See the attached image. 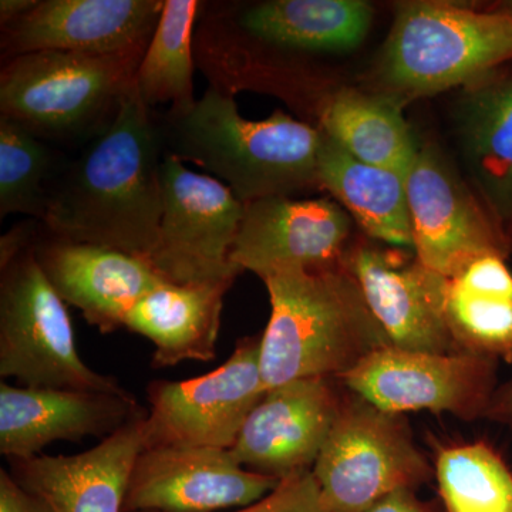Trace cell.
Returning a JSON list of instances; mask_svg holds the SVG:
<instances>
[{"instance_id": "6da1fadb", "label": "cell", "mask_w": 512, "mask_h": 512, "mask_svg": "<svg viewBox=\"0 0 512 512\" xmlns=\"http://www.w3.org/2000/svg\"><path fill=\"white\" fill-rule=\"evenodd\" d=\"M160 121L128 90L106 130L64 165L40 224L53 237L150 258L163 215Z\"/></svg>"}, {"instance_id": "7a4b0ae2", "label": "cell", "mask_w": 512, "mask_h": 512, "mask_svg": "<svg viewBox=\"0 0 512 512\" xmlns=\"http://www.w3.org/2000/svg\"><path fill=\"white\" fill-rule=\"evenodd\" d=\"M160 126L165 154L214 174L244 204L320 188L323 133L282 111L247 120L231 96L210 87L190 109L168 111Z\"/></svg>"}, {"instance_id": "3957f363", "label": "cell", "mask_w": 512, "mask_h": 512, "mask_svg": "<svg viewBox=\"0 0 512 512\" xmlns=\"http://www.w3.org/2000/svg\"><path fill=\"white\" fill-rule=\"evenodd\" d=\"M262 281L271 301L261 336L266 389L311 377L338 379L392 346L345 265L281 269Z\"/></svg>"}, {"instance_id": "277c9868", "label": "cell", "mask_w": 512, "mask_h": 512, "mask_svg": "<svg viewBox=\"0 0 512 512\" xmlns=\"http://www.w3.org/2000/svg\"><path fill=\"white\" fill-rule=\"evenodd\" d=\"M512 63V20L444 2L397 5L377 60L380 92L400 106L468 87Z\"/></svg>"}, {"instance_id": "5b68a950", "label": "cell", "mask_w": 512, "mask_h": 512, "mask_svg": "<svg viewBox=\"0 0 512 512\" xmlns=\"http://www.w3.org/2000/svg\"><path fill=\"white\" fill-rule=\"evenodd\" d=\"M143 56L29 53L0 74V111L42 140L89 143L110 126Z\"/></svg>"}, {"instance_id": "8992f818", "label": "cell", "mask_w": 512, "mask_h": 512, "mask_svg": "<svg viewBox=\"0 0 512 512\" xmlns=\"http://www.w3.org/2000/svg\"><path fill=\"white\" fill-rule=\"evenodd\" d=\"M312 474L329 512H365L384 495L430 483L434 467L404 414L386 412L345 387Z\"/></svg>"}, {"instance_id": "52a82bcc", "label": "cell", "mask_w": 512, "mask_h": 512, "mask_svg": "<svg viewBox=\"0 0 512 512\" xmlns=\"http://www.w3.org/2000/svg\"><path fill=\"white\" fill-rule=\"evenodd\" d=\"M36 244V242H35ZM0 376L25 387L126 394L77 352L66 303L47 281L35 245L0 268Z\"/></svg>"}, {"instance_id": "ba28073f", "label": "cell", "mask_w": 512, "mask_h": 512, "mask_svg": "<svg viewBox=\"0 0 512 512\" xmlns=\"http://www.w3.org/2000/svg\"><path fill=\"white\" fill-rule=\"evenodd\" d=\"M163 215L148 262L173 284H234L232 262L244 202L217 178L194 173L177 157L161 164Z\"/></svg>"}, {"instance_id": "9c48e42d", "label": "cell", "mask_w": 512, "mask_h": 512, "mask_svg": "<svg viewBox=\"0 0 512 512\" xmlns=\"http://www.w3.org/2000/svg\"><path fill=\"white\" fill-rule=\"evenodd\" d=\"M406 191L414 255L426 268L450 279L478 259L510 258V231L436 144H420Z\"/></svg>"}, {"instance_id": "30bf717a", "label": "cell", "mask_w": 512, "mask_h": 512, "mask_svg": "<svg viewBox=\"0 0 512 512\" xmlns=\"http://www.w3.org/2000/svg\"><path fill=\"white\" fill-rule=\"evenodd\" d=\"M261 336H244L224 365L208 375L148 384L144 448L218 447L237 443L249 414L264 399Z\"/></svg>"}, {"instance_id": "8fae6325", "label": "cell", "mask_w": 512, "mask_h": 512, "mask_svg": "<svg viewBox=\"0 0 512 512\" xmlns=\"http://www.w3.org/2000/svg\"><path fill=\"white\" fill-rule=\"evenodd\" d=\"M498 362L463 353L413 352L387 346L338 377L350 392L390 413H448L485 419L498 384Z\"/></svg>"}, {"instance_id": "7c38bea8", "label": "cell", "mask_w": 512, "mask_h": 512, "mask_svg": "<svg viewBox=\"0 0 512 512\" xmlns=\"http://www.w3.org/2000/svg\"><path fill=\"white\" fill-rule=\"evenodd\" d=\"M279 483L242 467L228 448H144L128 480L124 512L238 510Z\"/></svg>"}, {"instance_id": "4fadbf2b", "label": "cell", "mask_w": 512, "mask_h": 512, "mask_svg": "<svg viewBox=\"0 0 512 512\" xmlns=\"http://www.w3.org/2000/svg\"><path fill=\"white\" fill-rule=\"evenodd\" d=\"M352 231L353 218L330 198H259L245 204L232 262L261 279L281 269L336 268L352 248Z\"/></svg>"}, {"instance_id": "5bb4252c", "label": "cell", "mask_w": 512, "mask_h": 512, "mask_svg": "<svg viewBox=\"0 0 512 512\" xmlns=\"http://www.w3.org/2000/svg\"><path fill=\"white\" fill-rule=\"evenodd\" d=\"M163 0H40L2 26L3 56L67 52L86 56H144Z\"/></svg>"}, {"instance_id": "9a60e30c", "label": "cell", "mask_w": 512, "mask_h": 512, "mask_svg": "<svg viewBox=\"0 0 512 512\" xmlns=\"http://www.w3.org/2000/svg\"><path fill=\"white\" fill-rule=\"evenodd\" d=\"M345 387L333 377H311L272 387L249 414L232 456L262 476L312 471L342 406Z\"/></svg>"}, {"instance_id": "2e32d148", "label": "cell", "mask_w": 512, "mask_h": 512, "mask_svg": "<svg viewBox=\"0 0 512 512\" xmlns=\"http://www.w3.org/2000/svg\"><path fill=\"white\" fill-rule=\"evenodd\" d=\"M343 265L393 348L456 353L446 320L447 278L416 255L365 244L350 248Z\"/></svg>"}, {"instance_id": "e0dca14e", "label": "cell", "mask_w": 512, "mask_h": 512, "mask_svg": "<svg viewBox=\"0 0 512 512\" xmlns=\"http://www.w3.org/2000/svg\"><path fill=\"white\" fill-rule=\"evenodd\" d=\"M148 412L130 392L15 387L0 384V454L9 460L40 456L56 441L107 439Z\"/></svg>"}, {"instance_id": "ac0fdd59", "label": "cell", "mask_w": 512, "mask_h": 512, "mask_svg": "<svg viewBox=\"0 0 512 512\" xmlns=\"http://www.w3.org/2000/svg\"><path fill=\"white\" fill-rule=\"evenodd\" d=\"M46 234L35 254L47 281L104 335L124 328L137 302L167 282L140 256Z\"/></svg>"}, {"instance_id": "d6986e66", "label": "cell", "mask_w": 512, "mask_h": 512, "mask_svg": "<svg viewBox=\"0 0 512 512\" xmlns=\"http://www.w3.org/2000/svg\"><path fill=\"white\" fill-rule=\"evenodd\" d=\"M147 414L84 453L9 460L10 476L52 512H124L128 480L144 450Z\"/></svg>"}, {"instance_id": "ffe728a7", "label": "cell", "mask_w": 512, "mask_h": 512, "mask_svg": "<svg viewBox=\"0 0 512 512\" xmlns=\"http://www.w3.org/2000/svg\"><path fill=\"white\" fill-rule=\"evenodd\" d=\"M456 109L458 148L474 190L511 227L512 69L464 87Z\"/></svg>"}, {"instance_id": "44dd1931", "label": "cell", "mask_w": 512, "mask_h": 512, "mask_svg": "<svg viewBox=\"0 0 512 512\" xmlns=\"http://www.w3.org/2000/svg\"><path fill=\"white\" fill-rule=\"evenodd\" d=\"M232 285L163 282L131 309L124 328L156 346V369L185 360L210 362L217 356L224 296Z\"/></svg>"}, {"instance_id": "7402d4cb", "label": "cell", "mask_w": 512, "mask_h": 512, "mask_svg": "<svg viewBox=\"0 0 512 512\" xmlns=\"http://www.w3.org/2000/svg\"><path fill=\"white\" fill-rule=\"evenodd\" d=\"M320 188L349 212L366 235L397 248L413 249L406 178L362 163L323 134Z\"/></svg>"}, {"instance_id": "603a6c76", "label": "cell", "mask_w": 512, "mask_h": 512, "mask_svg": "<svg viewBox=\"0 0 512 512\" xmlns=\"http://www.w3.org/2000/svg\"><path fill=\"white\" fill-rule=\"evenodd\" d=\"M446 320L456 353L512 363V272L487 256L447 279Z\"/></svg>"}, {"instance_id": "cb8c5ba5", "label": "cell", "mask_w": 512, "mask_h": 512, "mask_svg": "<svg viewBox=\"0 0 512 512\" xmlns=\"http://www.w3.org/2000/svg\"><path fill=\"white\" fill-rule=\"evenodd\" d=\"M319 130L356 160L404 178L420 146L399 103L355 89H340L322 101Z\"/></svg>"}, {"instance_id": "d4e9b609", "label": "cell", "mask_w": 512, "mask_h": 512, "mask_svg": "<svg viewBox=\"0 0 512 512\" xmlns=\"http://www.w3.org/2000/svg\"><path fill=\"white\" fill-rule=\"evenodd\" d=\"M375 10L363 0H269L249 8L242 29L303 52H349L365 42Z\"/></svg>"}, {"instance_id": "484cf974", "label": "cell", "mask_w": 512, "mask_h": 512, "mask_svg": "<svg viewBox=\"0 0 512 512\" xmlns=\"http://www.w3.org/2000/svg\"><path fill=\"white\" fill-rule=\"evenodd\" d=\"M201 3L167 0L153 39L138 66L136 86L148 109L170 103V113L194 106L192 28Z\"/></svg>"}, {"instance_id": "4316f807", "label": "cell", "mask_w": 512, "mask_h": 512, "mask_svg": "<svg viewBox=\"0 0 512 512\" xmlns=\"http://www.w3.org/2000/svg\"><path fill=\"white\" fill-rule=\"evenodd\" d=\"M433 467L444 512H512V470L488 441L437 443Z\"/></svg>"}, {"instance_id": "83f0119b", "label": "cell", "mask_w": 512, "mask_h": 512, "mask_svg": "<svg viewBox=\"0 0 512 512\" xmlns=\"http://www.w3.org/2000/svg\"><path fill=\"white\" fill-rule=\"evenodd\" d=\"M63 167L45 140L19 121L0 116V218L25 214L42 222Z\"/></svg>"}, {"instance_id": "f1b7e54d", "label": "cell", "mask_w": 512, "mask_h": 512, "mask_svg": "<svg viewBox=\"0 0 512 512\" xmlns=\"http://www.w3.org/2000/svg\"><path fill=\"white\" fill-rule=\"evenodd\" d=\"M231 512H329L312 471L285 478L262 500Z\"/></svg>"}, {"instance_id": "f546056e", "label": "cell", "mask_w": 512, "mask_h": 512, "mask_svg": "<svg viewBox=\"0 0 512 512\" xmlns=\"http://www.w3.org/2000/svg\"><path fill=\"white\" fill-rule=\"evenodd\" d=\"M0 512H52L46 503L16 483L9 471L0 470Z\"/></svg>"}, {"instance_id": "4dcf8cb0", "label": "cell", "mask_w": 512, "mask_h": 512, "mask_svg": "<svg viewBox=\"0 0 512 512\" xmlns=\"http://www.w3.org/2000/svg\"><path fill=\"white\" fill-rule=\"evenodd\" d=\"M40 225L35 221H25L10 229L0 241V268L10 264L13 259L35 245Z\"/></svg>"}, {"instance_id": "1f68e13d", "label": "cell", "mask_w": 512, "mask_h": 512, "mask_svg": "<svg viewBox=\"0 0 512 512\" xmlns=\"http://www.w3.org/2000/svg\"><path fill=\"white\" fill-rule=\"evenodd\" d=\"M416 493L409 488L393 491L370 505L365 512H439L434 504L420 500Z\"/></svg>"}, {"instance_id": "d6a6232c", "label": "cell", "mask_w": 512, "mask_h": 512, "mask_svg": "<svg viewBox=\"0 0 512 512\" xmlns=\"http://www.w3.org/2000/svg\"><path fill=\"white\" fill-rule=\"evenodd\" d=\"M485 419L507 427L512 433V379L497 387Z\"/></svg>"}, {"instance_id": "836d02e7", "label": "cell", "mask_w": 512, "mask_h": 512, "mask_svg": "<svg viewBox=\"0 0 512 512\" xmlns=\"http://www.w3.org/2000/svg\"><path fill=\"white\" fill-rule=\"evenodd\" d=\"M39 0H2L0 2V23L8 25L20 16L26 15L37 5Z\"/></svg>"}, {"instance_id": "e575fe53", "label": "cell", "mask_w": 512, "mask_h": 512, "mask_svg": "<svg viewBox=\"0 0 512 512\" xmlns=\"http://www.w3.org/2000/svg\"><path fill=\"white\" fill-rule=\"evenodd\" d=\"M495 12L501 13L505 18L512 20V0H508V2L498 3V6L494 8Z\"/></svg>"}]
</instances>
